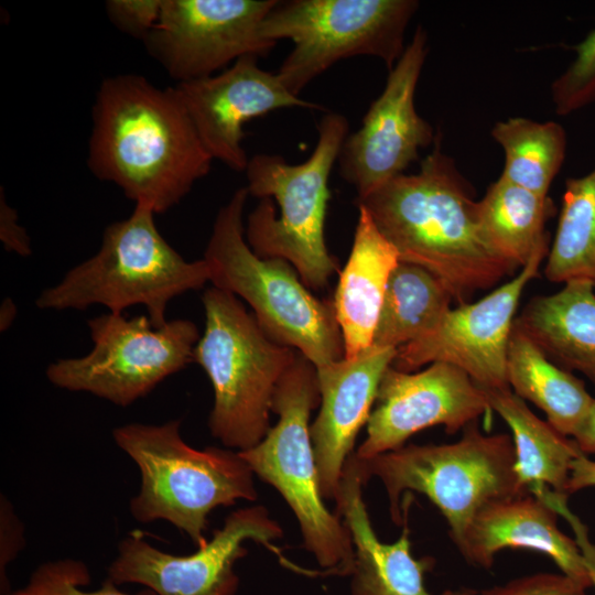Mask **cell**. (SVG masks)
I'll list each match as a JSON object with an SVG mask.
<instances>
[{"instance_id": "obj_28", "label": "cell", "mask_w": 595, "mask_h": 595, "mask_svg": "<svg viewBox=\"0 0 595 595\" xmlns=\"http://www.w3.org/2000/svg\"><path fill=\"white\" fill-rule=\"evenodd\" d=\"M544 275L554 283L584 281L595 286V167L565 182Z\"/></svg>"}, {"instance_id": "obj_7", "label": "cell", "mask_w": 595, "mask_h": 595, "mask_svg": "<svg viewBox=\"0 0 595 595\" xmlns=\"http://www.w3.org/2000/svg\"><path fill=\"white\" fill-rule=\"evenodd\" d=\"M180 426V420L129 423L116 428L112 436L140 469V491L130 501L133 518L142 523L166 520L201 548L216 507L257 499L255 474L239 452L187 445Z\"/></svg>"}, {"instance_id": "obj_23", "label": "cell", "mask_w": 595, "mask_h": 595, "mask_svg": "<svg viewBox=\"0 0 595 595\" xmlns=\"http://www.w3.org/2000/svg\"><path fill=\"white\" fill-rule=\"evenodd\" d=\"M512 392L540 408L561 434L573 437L594 401L584 382L554 364L515 320L507 351Z\"/></svg>"}, {"instance_id": "obj_36", "label": "cell", "mask_w": 595, "mask_h": 595, "mask_svg": "<svg viewBox=\"0 0 595 595\" xmlns=\"http://www.w3.org/2000/svg\"><path fill=\"white\" fill-rule=\"evenodd\" d=\"M588 487H595V461L588 458L585 454H581L572 464L565 494L570 496Z\"/></svg>"}, {"instance_id": "obj_21", "label": "cell", "mask_w": 595, "mask_h": 595, "mask_svg": "<svg viewBox=\"0 0 595 595\" xmlns=\"http://www.w3.org/2000/svg\"><path fill=\"white\" fill-rule=\"evenodd\" d=\"M400 262L398 251L368 212L358 207L354 241L333 299L344 342V358L372 346L389 277Z\"/></svg>"}, {"instance_id": "obj_38", "label": "cell", "mask_w": 595, "mask_h": 595, "mask_svg": "<svg viewBox=\"0 0 595 595\" xmlns=\"http://www.w3.org/2000/svg\"><path fill=\"white\" fill-rule=\"evenodd\" d=\"M17 316V305L10 298H6L0 306V331H7Z\"/></svg>"}, {"instance_id": "obj_22", "label": "cell", "mask_w": 595, "mask_h": 595, "mask_svg": "<svg viewBox=\"0 0 595 595\" xmlns=\"http://www.w3.org/2000/svg\"><path fill=\"white\" fill-rule=\"evenodd\" d=\"M594 289L588 282H567L530 300L517 322L554 364L581 372L595 388Z\"/></svg>"}, {"instance_id": "obj_8", "label": "cell", "mask_w": 595, "mask_h": 595, "mask_svg": "<svg viewBox=\"0 0 595 595\" xmlns=\"http://www.w3.org/2000/svg\"><path fill=\"white\" fill-rule=\"evenodd\" d=\"M202 302L205 328L194 361L214 391L208 428L230 450L246 451L269 431L277 385L298 350L271 339L234 294L210 286Z\"/></svg>"}, {"instance_id": "obj_9", "label": "cell", "mask_w": 595, "mask_h": 595, "mask_svg": "<svg viewBox=\"0 0 595 595\" xmlns=\"http://www.w3.org/2000/svg\"><path fill=\"white\" fill-rule=\"evenodd\" d=\"M320 401L316 367L298 351L273 394L277 423L257 445L239 454L283 497L299 522L304 548L324 574L349 576L355 559L351 537L324 504L311 441L310 418Z\"/></svg>"}, {"instance_id": "obj_29", "label": "cell", "mask_w": 595, "mask_h": 595, "mask_svg": "<svg viewBox=\"0 0 595 595\" xmlns=\"http://www.w3.org/2000/svg\"><path fill=\"white\" fill-rule=\"evenodd\" d=\"M89 583L90 574L84 562L72 559L48 561L40 564L28 582L9 595H156L150 589L125 593L109 578L100 587L87 591L85 587Z\"/></svg>"}, {"instance_id": "obj_11", "label": "cell", "mask_w": 595, "mask_h": 595, "mask_svg": "<svg viewBox=\"0 0 595 595\" xmlns=\"http://www.w3.org/2000/svg\"><path fill=\"white\" fill-rule=\"evenodd\" d=\"M93 347L82 357L62 358L46 369L54 386L84 391L127 407L165 378L194 361L201 337L184 318L155 327L148 315L107 313L88 321Z\"/></svg>"}, {"instance_id": "obj_25", "label": "cell", "mask_w": 595, "mask_h": 595, "mask_svg": "<svg viewBox=\"0 0 595 595\" xmlns=\"http://www.w3.org/2000/svg\"><path fill=\"white\" fill-rule=\"evenodd\" d=\"M553 213L549 196L501 177L477 201L478 219L487 241L517 269L523 268L540 247L549 244L545 224Z\"/></svg>"}, {"instance_id": "obj_16", "label": "cell", "mask_w": 595, "mask_h": 595, "mask_svg": "<svg viewBox=\"0 0 595 595\" xmlns=\"http://www.w3.org/2000/svg\"><path fill=\"white\" fill-rule=\"evenodd\" d=\"M489 411L483 389L453 365L433 363L418 372L390 366L380 381L366 439L355 455L370 458L397 450L434 425L454 434Z\"/></svg>"}, {"instance_id": "obj_26", "label": "cell", "mask_w": 595, "mask_h": 595, "mask_svg": "<svg viewBox=\"0 0 595 595\" xmlns=\"http://www.w3.org/2000/svg\"><path fill=\"white\" fill-rule=\"evenodd\" d=\"M452 301L432 273L400 261L387 283L372 345L398 349L419 339L437 325Z\"/></svg>"}, {"instance_id": "obj_37", "label": "cell", "mask_w": 595, "mask_h": 595, "mask_svg": "<svg viewBox=\"0 0 595 595\" xmlns=\"http://www.w3.org/2000/svg\"><path fill=\"white\" fill-rule=\"evenodd\" d=\"M572 439L583 454H595V399Z\"/></svg>"}, {"instance_id": "obj_4", "label": "cell", "mask_w": 595, "mask_h": 595, "mask_svg": "<svg viewBox=\"0 0 595 595\" xmlns=\"http://www.w3.org/2000/svg\"><path fill=\"white\" fill-rule=\"evenodd\" d=\"M249 192L238 188L219 208L204 260L213 286L242 299L262 331L315 367L344 358L333 301L314 296L295 268L281 258H262L247 242L244 210Z\"/></svg>"}, {"instance_id": "obj_2", "label": "cell", "mask_w": 595, "mask_h": 595, "mask_svg": "<svg viewBox=\"0 0 595 595\" xmlns=\"http://www.w3.org/2000/svg\"><path fill=\"white\" fill-rule=\"evenodd\" d=\"M400 261L419 266L447 289L459 305L477 291L513 274L516 267L487 241L477 201L437 136L413 174H400L357 198Z\"/></svg>"}, {"instance_id": "obj_32", "label": "cell", "mask_w": 595, "mask_h": 595, "mask_svg": "<svg viewBox=\"0 0 595 595\" xmlns=\"http://www.w3.org/2000/svg\"><path fill=\"white\" fill-rule=\"evenodd\" d=\"M163 0H109L106 12L120 31L140 40H145L155 26Z\"/></svg>"}, {"instance_id": "obj_5", "label": "cell", "mask_w": 595, "mask_h": 595, "mask_svg": "<svg viewBox=\"0 0 595 595\" xmlns=\"http://www.w3.org/2000/svg\"><path fill=\"white\" fill-rule=\"evenodd\" d=\"M153 209L136 204L132 214L106 227L99 250L62 280L41 292L42 310H86L104 305L110 313L143 305L155 327L163 326L169 303L210 280L204 259L185 260L160 234Z\"/></svg>"}, {"instance_id": "obj_35", "label": "cell", "mask_w": 595, "mask_h": 595, "mask_svg": "<svg viewBox=\"0 0 595 595\" xmlns=\"http://www.w3.org/2000/svg\"><path fill=\"white\" fill-rule=\"evenodd\" d=\"M0 239L8 252L22 257L32 253L31 239L24 227L18 223L15 209L3 197V190L0 198Z\"/></svg>"}, {"instance_id": "obj_13", "label": "cell", "mask_w": 595, "mask_h": 595, "mask_svg": "<svg viewBox=\"0 0 595 595\" xmlns=\"http://www.w3.org/2000/svg\"><path fill=\"white\" fill-rule=\"evenodd\" d=\"M278 0H163L145 46L177 83L199 79L248 55L267 56L275 42L261 24Z\"/></svg>"}, {"instance_id": "obj_19", "label": "cell", "mask_w": 595, "mask_h": 595, "mask_svg": "<svg viewBox=\"0 0 595 595\" xmlns=\"http://www.w3.org/2000/svg\"><path fill=\"white\" fill-rule=\"evenodd\" d=\"M559 515L530 490L484 506L456 544L472 565L490 569L504 549H528L548 555L561 573L593 587L585 560L575 539L558 526Z\"/></svg>"}, {"instance_id": "obj_3", "label": "cell", "mask_w": 595, "mask_h": 595, "mask_svg": "<svg viewBox=\"0 0 595 595\" xmlns=\"http://www.w3.org/2000/svg\"><path fill=\"white\" fill-rule=\"evenodd\" d=\"M348 129L346 117L328 112L307 160L291 164L279 154L259 153L245 171L249 195L259 198L247 218V242L262 258L289 261L311 290L324 289L338 269L324 228L328 180Z\"/></svg>"}, {"instance_id": "obj_15", "label": "cell", "mask_w": 595, "mask_h": 595, "mask_svg": "<svg viewBox=\"0 0 595 595\" xmlns=\"http://www.w3.org/2000/svg\"><path fill=\"white\" fill-rule=\"evenodd\" d=\"M549 249V244L540 247L515 278L486 296L450 309L431 332L399 347L391 366L412 372L446 363L465 371L483 389H510L507 351L515 314Z\"/></svg>"}, {"instance_id": "obj_10", "label": "cell", "mask_w": 595, "mask_h": 595, "mask_svg": "<svg viewBox=\"0 0 595 595\" xmlns=\"http://www.w3.org/2000/svg\"><path fill=\"white\" fill-rule=\"evenodd\" d=\"M416 0L278 1L261 24L264 39L293 43L278 75L299 94L340 60L357 55L380 58L390 71L403 54L407 28Z\"/></svg>"}, {"instance_id": "obj_18", "label": "cell", "mask_w": 595, "mask_h": 595, "mask_svg": "<svg viewBox=\"0 0 595 595\" xmlns=\"http://www.w3.org/2000/svg\"><path fill=\"white\" fill-rule=\"evenodd\" d=\"M397 349L370 346L354 358L316 367L320 410L310 426L323 498L336 499L346 461L367 423Z\"/></svg>"}, {"instance_id": "obj_6", "label": "cell", "mask_w": 595, "mask_h": 595, "mask_svg": "<svg viewBox=\"0 0 595 595\" xmlns=\"http://www.w3.org/2000/svg\"><path fill=\"white\" fill-rule=\"evenodd\" d=\"M353 458L365 485L372 477L380 479L396 524L403 522L402 494H422L444 516L455 545L484 506L529 491L515 468L512 437L485 434L477 421L454 443L408 444L370 458L354 452Z\"/></svg>"}, {"instance_id": "obj_34", "label": "cell", "mask_w": 595, "mask_h": 595, "mask_svg": "<svg viewBox=\"0 0 595 595\" xmlns=\"http://www.w3.org/2000/svg\"><path fill=\"white\" fill-rule=\"evenodd\" d=\"M23 528L11 510L7 500L1 501V551H0V592L9 595L10 587L7 570L10 562L17 556L23 539Z\"/></svg>"}, {"instance_id": "obj_17", "label": "cell", "mask_w": 595, "mask_h": 595, "mask_svg": "<svg viewBox=\"0 0 595 595\" xmlns=\"http://www.w3.org/2000/svg\"><path fill=\"white\" fill-rule=\"evenodd\" d=\"M248 55L217 75L177 83L173 89L213 160L245 172L249 158L242 145L246 122L282 108L322 109L291 94L279 75Z\"/></svg>"}, {"instance_id": "obj_1", "label": "cell", "mask_w": 595, "mask_h": 595, "mask_svg": "<svg viewBox=\"0 0 595 595\" xmlns=\"http://www.w3.org/2000/svg\"><path fill=\"white\" fill-rule=\"evenodd\" d=\"M91 122V173L155 214L177 205L210 171L213 158L173 87L138 74L110 76L98 88Z\"/></svg>"}, {"instance_id": "obj_27", "label": "cell", "mask_w": 595, "mask_h": 595, "mask_svg": "<svg viewBox=\"0 0 595 595\" xmlns=\"http://www.w3.org/2000/svg\"><path fill=\"white\" fill-rule=\"evenodd\" d=\"M490 133L505 153L499 177L548 196L566 155L567 138L563 126L555 121L510 117L497 121Z\"/></svg>"}, {"instance_id": "obj_20", "label": "cell", "mask_w": 595, "mask_h": 595, "mask_svg": "<svg viewBox=\"0 0 595 595\" xmlns=\"http://www.w3.org/2000/svg\"><path fill=\"white\" fill-rule=\"evenodd\" d=\"M364 482L353 454L345 463L336 516L347 527L355 552L349 595H433L424 585V574L432 567L430 558L414 559L407 524L408 505L403 508V530L392 543L381 542L363 498ZM470 587L446 589L439 595H477Z\"/></svg>"}, {"instance_id": "obj_14", "label": "cell", "mask_w": 595, "mask_h": 595, "mask_svg": "<svg viewBox=\"0 0 595 595\" xmlns=\"http://www.w3.org/2000/svg\"><path fill=\"white\" fill-rule=\"evenodd\" d=\"M428 55V35L419 25L411 42L389 71L383 90L372 101L361 127L344 140L339 175L363 198L418 159L419 150L435 142L433 127L415 108L414 97Z\"/></svg>"}, {"instance_id": "obj_24", "label": "cell", "mask_w": 595, "mask_h": 595, "mask_svg": "<svg viewBox=\"0 0 595 595\" xmlns=\"http://www.w3.org/2000/svg\"><path fill=\"white\" fill-rule=\"evenodd\" d=\"M483 391L491 411L498 413L511 430L515 468L521 486L528 490L531 486H547L567 496L565 488L572 464L583 454L575 441L538 418L510 389Z\"/></svg>"}, {"instance_id": "obj_12", "label": "cell", "mask_w": 595, "mask_h": 595, "mask_svg": "<svg viewBox=\"0 0 595 595\" xmlns=\"http://www.w3.org/2000/svg\"><path fill=\"white\" fill-rule=\"evenodd\" d=\"M282 536L263 506L230 512L210 540L188 555L161 551L133 533L119 543L108 578L117 585L141 584L156 595H236L235 564L248 553L244 543L252 540L271 549Z\"/></svg>"}, {"instance_id": "obj_31", "label": "cell", "mask_w": 595, "mask_h": 595, "mask_svg": "<svg viewBox=\"0 0 595 595\" xmlns=\"http://www.w3.org/2000/svg\"><path fill=\"white\" fill-rule=\"evenodd\" d=\"M586 585L561 572H540L483 589L477 595H586Z\"/></svg>"}, {"instance_id": "obj_33", "label": "cell", "mask_w": 595, "mask_h": 595, "mask_svg": "<svg viewBox=\"0 0 595 595\" xmlns=\"http://www.w3.org/2000/svg\"><path fill=\"white\" fill-rule=\"evenodd\" d=\"M541 498L561 517H563L574 533V539L581 550L588 569L593 587H595V543L588 537V529L584 522L570 509L567 496L545 488L540 494Z\"/></svg>"}, {"instance_id": "obj_30", "label": "cell", "mask_w": 595, "mask_h": 595, "mask_svg": "<svg viewBox=\"0 0 595 595\" xmlns=\"http://www.w3.org/2000/svg\"><path fill=\"white\" fill-rule=\"evenodd\" d=\"M574 60L550 88L559 116H567L595 102V29L574 46Z\"/></svg>"}]
</instances>
